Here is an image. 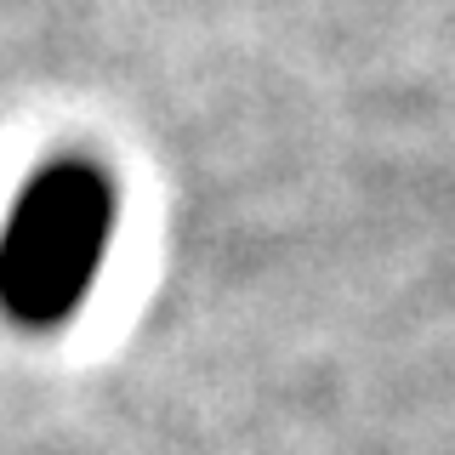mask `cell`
<instances>
[{"instance_id": "1", "label": "cell", "mask_w": 455, "mask_h": 455, "mask_svg": "<svg viewBox=\"0 0 455 455\" xmlns=\"http://www.w3.org/2000/svg\"><path fill=\"white\" fill-rule=\"evenodd\" d=\"M114 245V182L85 160H57L18 194L0 228V313L52 331L92 296Z\"/></svg>"}]
</instances>
